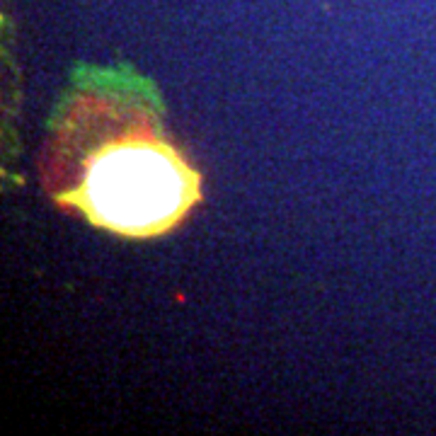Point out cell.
Masks as SVG:
<instances>
[{
	"mask_svg": "<svg viewBox=\"0 0 436 436\" xmlns=\"http://www.w3.org/2000/svg\"><path fill=\"white\" fill-rule=\"evenodd\" d=\"M63 102L59 143L68 150L73 182L54 189L63 206L90 224L126 238H153L182 224L201 199V179L160 134L148 102L153 85L129 73L88 70Z\"/></svg>",
	"mask_w": 436,
	"mask_h": 436,
	"instance_id": "cell-1",
	"label": "cell"
}]
</instances>
